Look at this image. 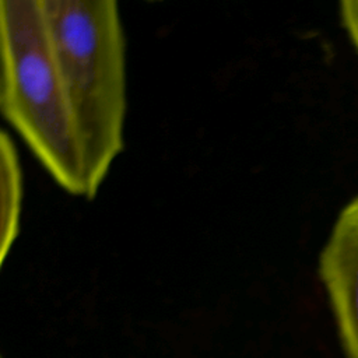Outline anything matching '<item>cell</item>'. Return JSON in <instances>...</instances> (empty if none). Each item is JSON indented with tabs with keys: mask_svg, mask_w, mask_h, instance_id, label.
<instances>
[{
	"mask_svg": "<svg viewBox=\"0 0 358 358\" xmlns=\"http://www.w3.org/2000/svg\"><path fill=\"white\" fill-rule=\"evenodd\" d=\"M50 46L77 124L87 199L123 150L124 35L113 0H42Z\"/></svg>",
	"mask_w": 358,
	"mask_h": 358,
	"instance_id": "obj_1",
	"label": "cell"
},
{
	"mask_svg": "<svg viewBox=\"0 0 358 358\" xmlns=\"http://www.w3.org/2000/svg\"><path fill=\"white\" fill-rule=\"evenodd\" d=\"M3 116L55 182L87 196L77 124L50 46L42 0L0 1Z\"/></svg>",
	"mask_w": 358,
	"mask_h": 358,
	"instance_id": "obj_2",
	"label": "cell"
},
{
	"mask_svg": "<svg viewBox=\"0 0 358 358\" xmlns=\"http://www.w3.org/2000/svg\"><path fill=\"white\" fill-rule=\"evenodd\" d=\"M319 275L343 348L348 358H358V196L334 221L319 256Z\"/></svg>",
	"mask_w": 358,
	"mask_h": 358,
	"instance_id": "obj_3",
	"label": "cell"
},
{
	"mask_svg": "<svg viewBox=\"0 0 358 358\" xmlns=\"http://www.w3.org/2000/svg\"><path fill=\"white\" fill-rule=\"evenodd\" d=\"M0 162H1V260L13 245L18 234L21 197H22V179L21 166L15 147L6 131L1 133L0 140Z\"/></svg>",
	"mask_w": 358,
	"mask_h": 358,
	"instance_id": "obj_4",
	"label": "cell"
},
{
	"mask_svg": "<svg viewBox=\"0 0 358 358\" xmlns=\"http://www.w3.org/2000/svg\"><path fill=\"white\" fill-rule=\"evenodd\" d=\"M340 17L350 39L358 50V0L340 1Z\"/></svg>",
	"mask_w": 358,
	"mask_h": 358,
	"instance_id": "obj_5",
	"label": "cell"
}]
</instances>
